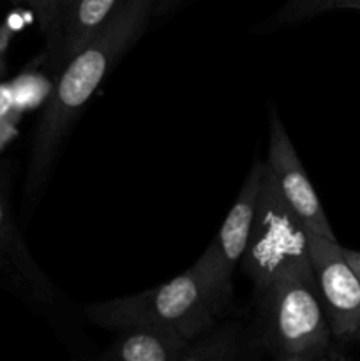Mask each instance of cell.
<instances>
[{"instance_id":"obj_1","label":"cell","mask_w":360,"mask_h":361,"mask_svg":"<svg viewBox=\"0 0 360 361\" xmlns=\"http://www.w3.org/2000/svg\"><path fill=\"white\" fill-rule=\"evenodd\" d=\"M154 0H126L104 28L71 56L46 99L32 143L27 194L35 196L44 183L60 145L74 120L120 56L140 39L150 20Z\"/></svg>"},{"instance_id":"obj_2","label":"cell","mask_w":360,"mask_h":361,"mask_svg":"<svg viewBox=\"0 0 360 361\" xmlns=\"http://www.w3.org/2000/svg\"><path fill=\"white\" fill-rule=\"evenodd\" d=\"M233 268L226 264L212 240L200 259L176 275L136 295L85 305L90 323L109 330L169 328L194 341L210 330L224 312L233 293Z\"/></svg>"},{"instance_id":"obj_3","label":"cell","mask_w":360,"mask_h":361,"mask_svg":"<svg viewBox=\"0 0 360 361\" xmlns=\"http://www.w3.org/2000/svg\"><path fill=\"white\" fill-rule=\"evenodd\" d=\"M254 291L258 298V338L272 358H327L334 337L314 274L284 271Z\"/></svg>"},{"instance_id":"obj_4","label":"cell","mask_w":360,"mask_h":361,"mask_svg":"<svg viewBox=\"0 0 360 361\" xmlns=\"http://www.w3.org/2000/svg\"><path fill=\"white\" fill-rule=\"evenodd\" d=\"M254 289L284 271L314 274L309 254V231L289 207L265 164L256 215L240 259Z\"/></svg>"},{"instance_id":"obj_5","label":"cell","mask_w":360,"mask_h":361,"mask_svg":"<svg viewBox=\"0 0 360 361\" xmlns=\"http://www.w3.org/2000/svg\"><path fill=\"white\" fill-rule=\"evenodd\" d=\"M309 254L332 337L360 341V281L337 240L309 231Z\"/></svg>"},{"instance_id":"obj_6","label":"cell","mask_w":360,"mask_h":361,"mask_svg":"<svg viewBox=\"0 0 360 361\" xmlns=\"http://www.w3.org/2000/svg\"><path fill=\"white\" fill-rule=\"evenodd\" d=\"M268 171L277 182L279 190L282 192L289 207L299 214L306 224L307 231L316 235L327 236L335 240L332 226L325 215L321 201L304 169L302 161L299 159L295 147L286 133L282 120L277 109L270 111V123H268V150H267Z\"/></svg>"},{"instance_id":"obj_7","label":"cell","mask_w":360,"mask_h":361,"mask_svg":"<svg viewBox=\"0 0 360 361\" xmlns=\"http://www.w3.org/2000/svg\"><path fill=\"white\" fill-rule=\"evenodd\" d=\"M0 274L18 289L27 302L52 307L56 300V286L44 274L28 250L6 200L0 194Z\"/></svg>"},{"instance_id":"obj_8","label":"cell","mask_w":360,"mask_h":361,"mask_svg":"<svg viewBox=\"0 0 360 361\" xmlns=\"http://www.w3.org/2000/svg\"><path fill=\"white\" fill-rule=\"evenodd\" d=\"M124 2L126 0H71L60 21L55 44L49 49L53 66L67 63L71 56L81 51L119 13Z\"/></svg>"},{"instance_id":"obj_9","label":"cell","mask_w":360,"mask_h":361,"mask_svg":"<svg viewBox=\"0 0 360 361\" xmlns=\"http://www.w3.org/2000/svg\"><path fill=\"white\" fill-rule=\"evenodd\" d=\"M263 173L265 162L256 161L251 166L249 175H247L232 210L228 212L217 236L214 238V243L217 245L222 259L233 270L242 259L247 240H249L254 215H256L261 182H263Z\"/></svg>"},{"instance_id":"obj_10","label":"cell","mask_w":360,"mask_h":361,"mask_svg":"<svg viewBox=\"0 0 360 361\" xmlns=\"http://www.w3.org/2000/svg\"><path fill=\"white\" fill-rule=\"evenodd\" d=\"M191 338L169 328H127L101 355L102 361H182Z\"/></svg>"},{"instance_id":"obj_11","label":"cell","mask_w":360,"mask_h":361,"mask_svg":"<svg viewBox=\"0 0 360 361\" xmlns=\"http://www.w3.org/2000/svg\"><path fill=\"white\" fill-rule=\"evenodd\" d=\"M212 330V328H210ZM205 331L189 342L182 361H235L242 358V338L236 326Z\"/></svg>"},{"instance_id":"obj_12","label":"cell","mask_w":360,"mask_h":361,"mask_svg":"<svg viewBox=\"0 0 360 361\" xmlns=\"http://www.w3.org/2000/svg\"><path fill=\"white\" fill-rule=\"evenodd\" d=\"M332 0H286L281 9L267 21V27L272 30L293 27L300 21L314 18L316 14L330 11Z\"/></svg>"},{"instance_id":"obj_13","label":"cell","mask_w":360,"mask_h":361,"mask_svg":"<svg viewBox=\"0 0 360 361\" xmlns=\"http://www.w3.org/2000/svg\"><path fill=\"white\" fill-rule=\"evenodd\" d=\"M69 2L71 0H35V6L32 11L37 16L39 27L44 34L46 42H48V49H52L53 44H55L60 21H62V16Z\"/></svg>"},{"instance_id":"obj_14","label":"cell","mask_w":360,"mask_h":361,"mask_svg":"<svg viewBox=\"0 0 360 361\" xmlns=\"http://www.w3.org/2000/svg\"><path fill=\"white\" fill-rule=\"evenodd\" d=\"M23 85L21 88H16L14 92H25V94L14 95V102L21 106H34L42 99H48L52 94L53 85L46 80L44 76H37V74H28L23 78Z\"/></svg>"},{"instance_id":"obj_15","label":"cell","mask_w":360,"mask_h":361,"mask_svg":"<svg viewBox=\"0 0 360 361\" xmlns=\"http://www.w3.org/2000/svg\"><path fill=\"white\" fill-rule=\"evenodd\" d=\"M186 2L187 0H157L155 13H157L159 16H164V14H169L175 9H179V7Z\"/></svg>"},{"instance_id":"obj_16","label":"cell","mask_w":360,"mask_h":361,"mask_svg":"<svg viewBox=\"0 0 360 361\" xmlns=\"http://www.w3.org/2000/svg\"><path fill=\"white\" fill-rule=\"evenodd\" d=\"M342 254H344L346 261H348V264L353 268V271H355V275L359 277V281H360V252L359 250L346 249V247H342Z\"/></svg>"},{"instance_id":"obj_17","label":"cell","mask_w":360,"mask_h":361,"mask_svg":"<svg viewBox=\"0 0 360 361\" xmlns=\"http://www.w3.org/2000/svg\"><path fill=\"white\" fill-rule=\"evenodd\" d=\"M332 9H355L360 11V0H332Z\"/></svg>"},{"instance_id":"obj_18","label":"cell","mask_w":360,"mask_h":361,"mask_svg":"<svg viewBox=\"0 0 360 361\" xmlns=\"http://www.w3.org/2000/svg\"><path fill=\"white\" fill-rule=\"evenodd\" d=\"M16 2H23V4H27V6H30L32 9H34V6H35V0H16Z\"/></svg>"}]
</instances>
